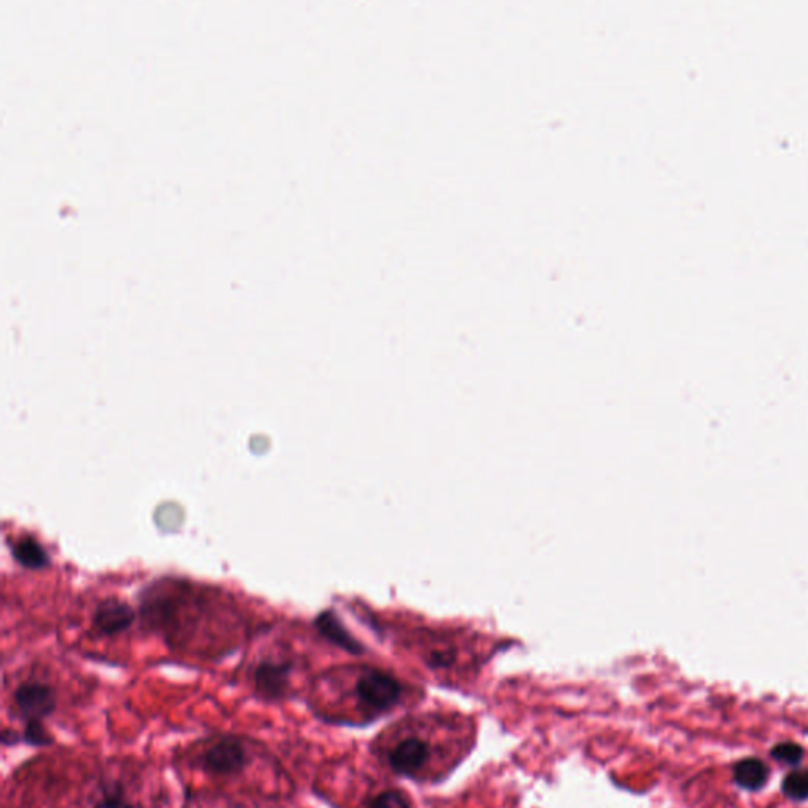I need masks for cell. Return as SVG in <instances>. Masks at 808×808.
<instances>
[{
	"label": "cell",
	"mask_w": 808,
	"mask_h": 808,
	"mask_svg": "<svg viewBox=\"0 0 808 808\" xmlns=\"http://www.w3.org/2000/svg\"><path fill=\"white\" fill-rule=\"evenodd\" d=\"M387 766L408 779H423L438 763L436 742L423 731V723H406L390 734L382 747Z\"/></svg>",
	"instance_id": "6da1fadb"
},
{
	"label": "cell",
	"mask_w": 808,
	"mask_h": 808,
	"mask_svg": "<svg viewBox=\"0 0 808 808\" xmlns=\"http://www.w3.org/2000/svg\"><path fill=\"white\" fill-rule=\"evenodd\" d=\"M12 554L15 561L26 569L40 570L49 565V556L45 548L32 537L16 540L13 543Z\"/></svg>",
	"instance_id": "9c48e42d"
},
{
	"label": "cell",
	"mask_w": 808,
	"mask_h": 808,
	"mask_svg": "<svg viewBox=\"0 0 808 808\" xmlns=\"http://www.w3.org/2000/svg\"><path fill=\"white\" fill-rule=\"evenodd\" d=\"M315 627L327 641L338 648L345 649L351 654H360L363 651L362 644L346 630L343 622L333 611H322L315 619Z\"/></svg>",
	"instance_id": "ba28073f"
},
{
	"label": "cell",
	"mask_w": 808,
	"mask_h": 808,
	"mask_svg": "<svg viewBox=\"0 0 808 808\" xmlns=\"http://www.w3.org/2000/svg\"><path fill=\"white\" fill-rule=\"evenodd\" d=\"M769 780H771V767L761 758L747 756L734 763L733 782L741 790L758 793L766 788Z\"/></svg>",
	"instance_id": "52a82bcc"
},
{
	"label": "cell",
	"mask_w": 808,
	"mask_h": 808,
	"mask_svg": "<svg viewBox=\"0 0 808 808\" xmlns=\"http://www.w3.org/2000/svg\"><path fill=\"white\" fill-rule=\"evenodd\" d=\"M294 670L291 662L262 660L253 673L256 693L266 701H278L289 692V682Z\"/></svg>",
	"instance_id": "5b68a950"
},
{
	"label": "cell",
	"mask_w": 808,
	"mask_h": 808,
	"mask_svg": "<svg viewBox=\"0 0 808 808\" xmlns=\"http://www.w3.org/2000/svg\"><path fill=\"white\" fill-rule=\"evenodd\" d=\"M782 793L793 802L808 801V767H793L782 780Z\"/></svg>",
	"instance_id": "30bf717a"
},
{
	"label": "cell",
	"mask_w": 808,
	"mask_h": 808,
	"mask_svg": "<svg viewBox=\"0 0 808 808\" xmlns=\"http://www.w3.org/2000/svg\"><path fill=\"white\" fill-rule=\"evenodd\" d=\"M13 703L24 725L43 723L46 717L56 711V690L43 682H24L13 692Z\"/></svg>",
	"instance_id": "3957f363"
},
{
	"label": "cell",
	"mask_w": 808,
	"mask_h": 808,
	"mask_svg": "<svg viewBox=\"0 0 808 808\" xmlns=\"http://www.w3.org/2000/svg\"><path fill=\"white\" fill-rule=\"evenodd\" d=\"M95 808H135V807H133V805H131L130 802L125 801V799H122V797L117 796L116 794V796H109L106 797V799H103V801L98 802V804L95 805Z\"/></svg>",
	"instance_id": "5bb4252c"
},
{
	"label": "cell",
	"mask_w": 808,
	"mask_h": 808,
	"mask_svg": "<svg viewBox=\"0 0 808 808\" xmlns=\"http://www.w3.org/2000/svg\"><path fill=\"white\" fill-rule=\"evenodd\" d=\"M772 760L777 763L785 764V766L799 767L805 758V749L801 744L793 741L779 742L772 747L771 752Z\"/></svg>",
	"instance_id": "8fae6325"
},
{
	"label": "cell",
	"mask_w": 808,
	"mask_h": 808,
	"mask_svg": "<svg viewBox=\"0 0 808 808\" xmlns=\"http://www.w3.org/2000/svg\"><path fill=\"white\" fill-rule=\"evenodd\" d=\"M136 614L128 603L108 599L101 602L95 611L94 624L98 632L106 636L119 635L130 629Z\"/></svg>",
	"instance_id": "8992f818"
},
{
	"label": "cell",
	"mask_w": 808,
	"mask_h": 808,
	"mask_svg": "<svg viewBox=\"0 0 808 808\" xmlns=\"http://www.w3.org/2000/svg\"><path fill=\"white\" fill-rule=\"evenodd\" d=\"M357 704L370 717L392 711L403 700V687L392 674L381 670H365L354 685Z\"/></svg>",
	"instance_id": "7a4b0ae2"
},
{
	"label": "cell",
	"mask_w": 808,
	"mask_h": 808,
	"mask_svg": "<svg viewBox=\"0 0 808 808\" xmlns=\"http://www.w3.org/2000/svg\"><path fill=\"white\" fill-rule=\"evenodd\" d=\"M19 741H23V737H19L16 731L4 730L2 733V744L4 745H13Z\"/></svg>",
	"instance_id": "9a60e30c"
},
{
	"label": "cell",
	"mask_w": 808,
	"mask_h": 808,
	"mask_svg": "<svg viewBox=\"0 0 808 808\" xmlns=\"http://www.w3.org/2000/svg\"><path fill=\"white\" fill-rule=\"evenodd\" d=\"M248 764V752L237 737H223L199 756V767L212 775H236Z\"/></svg>",
	"instance_id": "277c9868"
},
{
	"label": "cell",
	"mask_w": 808,
	"mask_h": 808,
	"mask_svg": "<svg viewBox=\"0 0 808 808\" xmlns=\"http://www.w3.org/2000/svg\"><path fill=\"white\" fill-rule=\"evenodd\" d=\"M23 741L32 747H48L54 739L46 730L43 723H26L23 731Z\"/></svg>",
	"instance_id": "4fadbf2b"
},
{
	"label": "cell",
	"mask_w": 808,
	"mask_h": 808,
	"mask_svg": "<svg viewBox=\"0 0 808 808\" xmlns=\"http://www.w3.org/2000/svg\"><path fill=\"white\" fill-rule=\"evenodd\" d=\"M367 808H412L406 794L398 790L379 791L367 802Z\"/></svg>",
	"instance_id": "7c38bea8"
}]
</instances>
